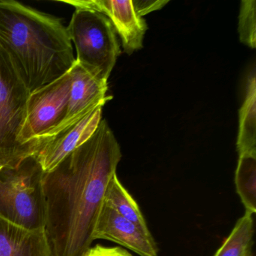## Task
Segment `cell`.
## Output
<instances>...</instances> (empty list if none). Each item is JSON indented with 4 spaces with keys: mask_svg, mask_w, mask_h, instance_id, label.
<instances>
[{
    "mask_svg": "<svg viewBox=\"0 0 256 256\" xmlns=\"http://www.w3.org/2000/svg\"><path fill=\"white\" fill-rule=\"evenodd\" d=\"M4 168V167H2V166H0V170H1V169Z\"/></svg>",
    "mask_w": 256,
    "mask_h": 256,
    "instance_id": "obj_19",
    "label": "cell"
},
{
    "mask_svg": "<svg viewBox=\"0 0 256 256\" xmlns=\"http://www.w3.org/2000/svg\"><path fill=\"white\" fill-rule=\"evenodd\" d=\"M254 214L246 211L214 256H253Z\"/></svg>",
    "mask_w": 256,
    "mask_h": 256,
    "instance_id": "obj_14",
    "label": "cell"
},
{
    "mask_svg": "<svg viewBox=\"0 0 256 256\" xmlns=\"http://www.w3.org/2000/svg\"><path fill=\"white\" fill-rule=\"evenodd\" d=\"M103 204L124 218L149 229L138 204L122 185L116 174L109 182Z\"/></svg>",
    "mask_w": 256,
    "mask_h": 256,
    "instance_id": "obj_13",
    "label": "cell"
},
{
    "mask_svg": "<svg viewBox=\"0 0 256 256\" xmlns=\"http://www.w3.org/2000/svg\"><path fill=\"white\" fill-rule=\"evenodd\" d=\"M59 2L68 4L76 10H92L106 16L120 36L124 50L128 54L143 48L148 26L134 11L132 0H60Z\"/></svg>",
    "mask_w": 256,
    "mask_h": 256,
    "instance_id": "obj_7",
    "label": "cell"
},
{
    "mask_svg": "<svg viewBox=\"0 0 256 256\" xmlns=\"http://www.w3.org/2000/svg\"><path fill=\"white\" fill-rule=\"evenodd\" d=\"M94 240H106L140 256H158V248L149 229L124 218L103 204L97 218Z\"/></svg>",
    "mask_w": 256,
    "mask_h": 256,
    "instance_id": "obj_9",
    "label": "cell"
},
{
    "mask_svg": "<svg viewBox=\"0 0 256 256\" xmlns=\"http://www.w3.org/2000/svg\"><path fill=\"white\" fill-rule=\"evenodd\" d=\"M240 154H256V84L253 73L248 80L246 96L240 110V128L238 139Z\"/></svg>",
    "mask_w": 256,
    "mask_h": 256,
    "instance_id": "obj_12",
    "label": "cell"
},
{
    "mask_svg": "<svg viewBox=\"0 0 256 256\" xmlns=\"http://www.w3.org/2000/svg\"><path fill=\"white\" fill-rule=\"evenodd\" d=\"M0 256H52L46 232L28 230L0 217Z\"/></svg>",
    "mask_w": 256,
    "mask_h": 256,
    "instance_id": "obj_11",
    "label": "cell"
},
{
    "mask_svg": "<svg viewBox=\"0 0 256 256\" xmlns=\"http://www.w3.org/2000/svg\"><path fill=\"white\" fill-rule=\"evenodd\" d=\"M84 256H132L126 250L120 247H106L97 245L91 247Z\"/></svg>",
    "mask_w": 256,
    "mask_h": 256,
    "instance_id": "obj_17",
    "label": "cell"
},
{
    "mask_svg": "<svg viewBox=\"0 0 256 256\" xmlns=\"http://www.w3.org/2000/svg\"><path fill=\"white\" fill-rule=\"evenodd\" d=\"M168 2V1H132L134 11L140 18L148 13L160 10Z\"/></svg>",
    "mask_w": 256,
    "mask_h": 256,
    "instance_id": "obj_18",
    "label": "cell"
},
{
    "mask_svg": "<svg viewBox=\"0 0 256 256\" xmlns=\"http://www.w3.org/2000/svg\"><path fill=\"white\" fill-rule=\"evenodd\" d=\"M71 82L70 71L30 95L19 142L32 156H35L41 149L37 140L46 138L65 118Z\"/></svg>",
    "mask_w": 256,
    "mask_h": 256,
    "instance_id": "obj_6",
    "label": "cell"
},
{
    "mask_svg": "<svg viewBox=\"0 0 256 256\" xmlns=\"http://www.w3.org/2000/svg\"><path fill=\"white\" fill-rule=\"evenodd\" d=\"M30 92L0 46V166L16 167L32 156L19 142Z\"/></svg>",
    "mask_w": 256,
    "mask_h": 256,
    "instance_id": "obj_5",
    "label": "cell"
},
{
    "mask_svg": "<svg viewBox=\"0 0 256 256\" xmlns=\"http://www.w3.org/2000/svg\"><path fill=\"white\" fill-rule=\"evenodd\" d=\"M104 106H98L74 125L44 140V145L35 156L44 173L54 169L64 158L94 136L101 122Z\"/></svg>",
    "mask_w": 256,
    "mask_h": 256,
    "instance_id": "obj_10",
    "label": "cell"
},
{
    "mask_svg": "<svg viewBox=\"0 0 256 256\" xmlns=\"http://www.w3.org/2000/svg\"><path fill=\"white\" fill-rule=\"evenodd\" d=\"M122 158L106 120L94 136L44 173L46 232L52 256H84L94 242L108 186Z\"/></svg>",
    "mask_w": 256,
    "mask_h": 256,
    "instance_id": "obj_1",
    "label": "cell"
},
{
    "mask_svg": "<svg viewBox=\"0 0 256 256\" xmlns=\"http://www.w3.org/2000/svg\"><path fill=\"white\" fill-rule=\"evenodd\" d=\"M0 46L30 94L66 74L76 61L62 19L14 0H0Z\"/></svg>",
    "mask_w": 256,
    "mask_h": 256,
    "instance_id": "obj_2",
    "label": "cell"
},
{
    "mask_svg": "<svg viewBox=\"0 0 256 256\" xmlns=\"http://www.w3.org/2000/svg\"><path fill=\"white\" fill-rule=\"evenodd\" d=\"M44 172L36 156L0 170V217L24 228H46Z\"/></svg>",
    "mask_w": 256,
    "mask_h": 256,
    "instance_id": "obj_3",
    "label": "cell"
},
{
    "mask_svg": "<svg viewBox=\"0 0 256 256\" xmlns=\"http://www.w3.org/2000/svg\"><path fill=\"white\" fill-rule=\"evenodd\" d=\"M67 31L76 46V61L97 80L108 83L120 54L110 20L92 10H76Z\"/></svg>",
    "mask_w": 256,
    "mask_h": 256,
    "instance_id": "obj_4",
    "label": "cell"
},
{
    "mask_svg": "<svg viewBox=\"0 0 256 256\" xmlns=\"http://www.w3.org/2000/svg\"><path fill=\"white\" fill-rule=\"evenodd\" d=\"M256 4L254 0L242 1L238 28L241 42L252 49L256 44Z\"/></svg>",
    "mask_w": 256,
    "mask_h": 256,
    "instance_id": "obj_16",
    "label": "cell"
},
{
    "mask_svg": "<svg viewBox=\"0 0 256 256\" xmlns=\"http://www.w3.org/2000/svg\"><path fill=\"white\" fill-rule=\"evenodd\" d=\"M235 186L246 211L256 214V154H240L235 174Z\"/></svg>",
    "mask_w": 256,
    "mask_h": 256,
    "instance_id": "obj_15",
    "label": "cell"
},
{
    "mask_svg": "<svg viewBox=\"0 0 256 256\" xmlns=\"http://www.w3.org/2000/svg\"><path fill=\"white\" fill-rule=\"evenodd\" d=\"M70 73L72 82L66 115L62 122L42 140L50 138L65 131L98 106H104L113 98L106 96L108 83L97 80L77 61L70 70Z\"/></svg>",
    "mask_w": 256,
    "mask_h": 256,
    "instance_id": "obj_8",
    "label": "cell"
}]
</instances>
